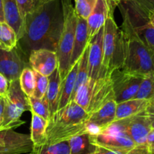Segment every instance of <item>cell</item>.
<instances>
[{
	"label": "cell",
	"instance_id": "obj_1",
	"mask_svg": "<svg viewBox=\"0 0 154 154\" xmlns=\"http://www.w3.org/2000/svg\"><path fill=\"white\" fill-rule=\"evenodd\" d=\"M63 23L61 0L46 3L25 17L18 48L27 58L32 51L36 50L46 49L57 52Z\"/></svg>",
	"mask_w": 154,
	"mask_h": 154
},
{
	"label": "cell",
	"instance_id": "obj_2",
	"mask_svg": "<svg viewBox=\"0 0 154 154\" xmlns=\"http://www.w3.org/2000/svg\"><path fill=\"white\" fill-rule=\"evenodd\" d=\"M89 114L74 101L53 114L46 129V144H55L68 141L72 138L90 133Z\"/></svg>",
	"mask_w": 154,
	"mask_h": 154
},
{
	"label": "cell",
	"instance_id": "obj_3",
	"mask_svg": "<svg viewBox=\"0 0 154 154\" xmlns=\"http://www.w3.org/2000/svg\"><path fill=\"white\" fill-rule=\"evenodd\" d=\"M121 39L123 62L122 70L134 75L144 77L154 72V58L138 38L129 21L122 17Z\"/></svg>",
	"mask_w": 154,
	"mask_h": 154
},
{
	"label": "cell",
	"instance_id": "obj_4",
	"mask_svg": "<svg viewBox=\"0 0 154 154\" xmlns=\"http://www.w3.org/2000/svg\"><path fill=\"white\" fill-rule=\"evenodd\" d=\"M61 1L64 14V23L57 54L58 58V69L63 81L72 69L71 57L73 50L78 16L71 0Z\"/></svg>",
	"mask_w": 154,
	"mask_h": 154
},
{
	"label": "cell",
	"instance_id": "obj_5",
	"mask_svg": "<svg viewBox=\"0 0 154 154\" xmlns=\"http://www.w3.org/2000/svg\"><path fill=\"white\" fill-rule=\"evenodd\" d=\"M123 51L121 32L111 12L103 26V60L102 69L108 75L117 69H122Z\"/></svg>",
	"mask_w": 154,
	"mask_h": 154
},
{
	"label": "cell",
	"instance_id": "obj_6",
	"mask_svg": "<svg viewBox=\"0 0 154 154\" xmlns=\"http://www.w3.org/2000/svg\"><path fill=\"white\" fill-rule=\"evenodd\" d=\"M26 111H31L29 97L21 90L19 79L10 81L5 98L4 117L0 132L13 130L24 124L25 122L20 120V117Z\"/></svg>",
	"mask_w": 154,
	"mask_h": 154
},
{
	"label": "cell",
	"instance_id": "obj_7",
	"mask_svg": "<svg viewBox=\"0 0 154 154\" xmlns=\"http://www.w3.org/2000/svg\"><path fill=\"white\" fill-rule=\"evenodd\" d=\"M117 7L154 58V27L149 20V14L132 0H120Z\"/></svg>",
	"mask_w": 154,
	"mask_h": 154
},
{
	"label": "cell",
	"instance_id": "obj_8",
	"mask_svg": "<svg viewBox=\"0 0 154 154\" xmlns=\"http://www.w3.org/2000/svg\"><path fill=\"white\" fill-rule=\"evenodd\" d=\"M151 129V118L145 111L129 118L114 122L100 132H122L129 136L138 146L146 144Z\"/></svg>",
	"mask_w": 154,
	"mask_h": 154
},
{
	"label": "cell",
	"instance_id": "obj_9",
	"mask_svg": "<svg viewBox=\"0 0 154 154\" xmlns=\"http://www.w3.org/2000/svg\"><path fill=\"white\" fill-rule=\"evenodd\" d=\"M110 77L117 104L133 99L143 78V77L127 73L121 69L113 71Z\"/></svg>",
	"mask_w": 154,
	"mask_h": 154
},
{
	"label": "cell",
	"instance_id": "obj_10",
	"mask_svg": "<svg viewBox=\"0 0 154 154\" xmlns=\"http://www.w3.org/2000/svg\"><path fill=\"white\" fill-rule=\"evenodd\" d=\"M29 67V60L18 46L11 51L0 48V74L10 81L19 79L25 68Z\"/></svg>",
	"mask_w": 154,
	"mask_h": 154
},
{
	"label": "cell",
	"instance_id": "obj_11",
	"mask_svg": "<svg viewBox=\"0 0 154 154\" xmlns=\"http://www.w3.org/2000/svg\"><path fill=\"white\" fill-rule=\"evenodd\" d=\"M90 138L95 146L115 151L128 152L137 146L129 136L122 132L90 134Z\"/></svg>",
	"mask_w": 154,
	"mask_h": 154
},
{
	"label": "cell",
	"instance_id": "obj_12",
	"mask_svg": "<svg viewBox=\"0 0 154 154\" xmlns=\"http://www.w3.org/2000/svg\"><path fill=\"white\" fill-rule=\"evenodd\" d=\"M88 46L89 78L97 80L100 77L108 75L104 72L102 69L103 27H102L99 32L89 41Z\"/></svg>",
	"mask_w": 154,
	"mask_h": 154
},
{
	"label": "cell",
	"instance_id": "obj_13",
	"mask_svg": "<svg viewBox=\"0 0 154 154\" xmlns=\"http://www.w3.org/2000/svg\"><path fill=\"white\" fill-rule=\"evenodd\" d=\"M110 75L100 77L95 81L91 91L88 108L86 111L89 115L99 110L108 102L115 99Z\"/></svg>",
	"mask_w": 154,
	"mask_h": 154
},
{
	"label": "cell",
	"instance_id": "obj_14",
	"mask_svg": "<svg viewBox=\"0 0 154 154\" xmlns=\"http://www.w3.org/2000/svg\"><path fill=\"white\" fill-rule=\"evenodd\" d=\"M29 67L45 77H50L58 67L57 52L46 49L32 51L28 57Z\"/></svg>",
	"mask_w": 154,
	"mask_h": 154
},
{
	"label": "cell",
	"instance_id": "obj_15",
	"mask_svg": "<svg viewBox=\"0 0 154 154\" xmlns=\"http://www.w3.org/2000/svg\"><path fill=\"white\" fill-rule=\"evenodd\" d=\"M117 102L115 99L109 101L99 110L89 115L88 128L90 134H97L115 122Z\"/></svg>",
	"mask_w": 154,
	"mask_h": 154
},
{
	"label": "cell",
	"instance_id": "obj_16",
	"mask_svg": "<svg viewBox=\"0 0 154 154\" xmlns=\"http://www.w3.org/2000/svg\"><path fill=\"white\" fill-rule=\"evenodd\" d=\"M111 12L114 13V10L111 8L108 0H97L93 12L87 19L89 41L103 27Z\"/></svg>",
	"mask_w": 154,
	"mask_h": 154
},
{
	"label": "cell",
	"instance_id": "obj_17",
	"mask_svg": "<svg viewBox=\"0 0 154 154\" xmlns=\"http://www.w3.org/2000/svg\"><path fill=\"white\" fill-rule=\"evenodd\" d=\"M89 43L88 28L87 20L78 17L75 29L73 50L71 57V67L79 61Z\"/></svg>",
	"mask_w": 154,
	"mask_h": 154
},
{
	"label": "cell",
	"instance_id": "obj_18",
	"mask_svg": "<svg viewBox=\"0 0 154 154\" xmlns=\"http://www.w3.org/2000/svg\"><path fill=\"white\" fill-rule=\"evenodd\" d=\"M5 23L10 26L19 40L23 31V20L20 14L16 0H2Z\"/></svg>",
	"mask_w": 154,
	"mask_h": 154
},
{
	"label": "cell",
	"instance_id": "obj_19",
	"mask_svg": "<svg viewBox=\"0 0 154 154\" xmlns=\"http://www.w3.org/2000/svg\"><path fill=\"white\" fill-rule=\"evenodd\" d=\"M149 100L133 99L117 104L115 121L129 118L146 111Z\"/></svg>",
	"mask_w": 154,
	"mask_h": 154
},
{
	"label": "cell",
	"instance_id": "obj_20",
	"mask_svg": "<svg viewBox=\"0 0 154 154\" xmlns=\"http://www.w3.org/2000/svg\"><path fill=\"white\" fill-rule=\"evenodd\" d=\"M48 79H49V84H48L45 97L48 100L50 114L51 117L58 111L59 102L61 95L62 80L60 78L58 67L53 72L51 76L48 77Z\"/></svg>",
	"mask_w": 154,
	"mask_h": 154
},
{
	"label": "cell",
	"instance_id": "obj_21",
	"mask_svg": "<svg viewBox=\"0 0 154 154\" xmlns=\"http://www.w3.org/2000/svg\"><path fill=\"white\" fill-rule=\"evenodd\" d=\"M48 121L39 116L32 114L31 128H30V139L33 144V150H36L39 147L45 145L47 143L46 129Z\"/></svg>",
	"mask_w": 154,
	"mask_h": 154
},
{
	"label": "cell",
	"instance_id": "obj_22",
	"mask_svg": "<svg viewBox=\"0 0 154 154\" xmlns=\"http://www.w3.org/2000/svg\"><path fill=\"white\" fill-rule=\"evenodd\" d=\"M78 62H77L69 71L67 76L62 81L61 84V95H60V102H59L58 110L64 108L69 104L75 88L76 75L78 73Z\"/></svg>",
	"mask_w": 154,
	"mask_h": 154
},
{
	"label": "cell",
	"instance_id": "obj_23",
	"mask_svg": "<svg viewBox=\"0 0 154 154\" xmlns=\"http://www.w3.org/2000/svg\"><path fill=\"white\" fill-rule=\"evenodd\" d=\"M68 143L70 154H91L96 149V146L90 141V133L74 137Z\"/></svg>",
	"mask_w": 154,
	"mask_h": 154
},
{
	"label": "cell",
	"instance_id": "obj_24",
	"mask_svg": "<svg viewBox=\"0 0 154 154\" xmlns=\"http://www.w3.org/2000/svg\"><path fill=\"white\" fill-rule=\"evenodd\" d=\"M88 52L89 46L87 45L85 51L83 53L82 56L78 61V69L76 75L75 88L72 93L70 101H73L76 93L81 86L84 85L89 79V69H88Z\"/></svg>",
	"mask_w": 154,
	"mask_h": 154
},
{
	"label": "cell",
	"instance_id": "obj_25",
	"mask_svg": "<svg viewBox=\"0 0 154 154\" xmlns=\"http://www.w3.org/2000/svg\"><path fill=\"white\" fill-rule=\"evenodd\" d=\"M17 45L18 39L13 29L6 23H0V48L11 51Z\"/></svg>",
	"mask_w": 154,
	"mask_h": 154
},
{
	"label": "cell",
	"instance_id": "obj_26",
	"mask_svg": "<svg viewBox=\"0 0 154 154\" xmlns=\"http://www.w3.org/2000/svg\"><path fill=\"white\" fill-rule=\"evenodd\" d=\"M95 81L96 80L89 78L88 81L80 87L73 99L74 102L78 104L80 107H81L85 111H87L88 108L91 91Z\"/></svg>",
	"mask_w": 154,
	"mask_h": 154
},
{
	"label": "cell",
	"instance_id": "obj_27",
	"mask_svg": "<svg viewBox=\"0 0 154 154\" xmlns=\"http://www.w3.org/2000/svg\"><path fill=\"white\" fill-rule=\"evenodd\" d=\"M21 90L28 97H32L35 87V78L34 71L30 67L25 68L21 72L19 78Z\"/></svg>",
	"mask_w": 154,
	"mask_h": 154
},
{
	"label": "cell",
	"instance_id": "obj_28",
	"mask_svg": "<svg viewBox=\"0 0 154 154\" xmlns=\"http://www.w3.org/2000/svg\"><path fill=\"white\" fill-rule=\"evenodd\" d=\"M154 96V72L143 77L134 99L150 100Z\"/></svg>",
	"mask_w": 154,
	"mask_h": 154
},
{
	"label": "cell",
	"instance_id": "obj_29",
	"mask_svg": "<svg viewBox=\"0 0 154 154\" xmlns=\"http://www.w3.org/2000/svg\"><path fill=\"white\" fill-rule=\"evenodd\" d=\"M30 108L32 114L39 116L46 121H49L51 114L49 111V105L46 97L42 99H36L34 97H29Z\"/></svg>",
	"mask_w": 154,
	"mask_h": 154
},
{
	"label": "cell",
	"instance_id": "obj_30",
	"mask_svg": "<svg viewBox=\"0 0 154 154\" xmlns=\"http://www.w3.org/2000/svg\"><path fill=\"white\" fill-rule=\"evenodd\" d=\"M33 144L31 139L22 142L15 143L5 147H0V154H24L33 151Z\"/></svg>",
	"mask_w": 154,
	"mask_h": 154
},
{
	"label": "cell",
	"instance_id": "obj_31",
	"mask_svg": "<svg viewBox=\"0 0 154 154\" xmlns=\"http://www.w3.org/2000/svg\"><path fill=\"white\" fill-rule=\"evenodd\" d=\"M97 0H75V8L77 16L87 20L93 12Z\"/></svg>",
	"mask_w": 154,
	"mask_h": 154
},
{
	"label": "cell",
	"instance_id": "obj_32",
	"mask_svg": "<svg viewBox=\"0 0 154 154\" xmlns=\"http://www.w3.org/2000/svg\"><path fill=\"white\" fill-rule=\"evenodd\" d=\"M33 151L35 154H70V148L68 141H64L55 144H45Z\"/></svg>",
	"mask_w": 154,
	"mask_h": 154
},
{
	"label": "cell",
	"instance_id": "obj_33",
	"mask_svg": "<svg viewBox=\"0 0 154 154\" xmlns=\"http://www.w3.org/2000/svg\"><path fill=\"white\" fill-rule=\"evenodd\" d=\"M35 78V87L34 93L32 97L36 99H42L45 96L49 84V79L48 77L42 75L41 74L34 71Z\"/></svg>",
	"mask_w": 154,
	"mask_h": 154
},
{
	"label": "cell",
	"instance_id": "obj_34",
	"mask_svg": "<svg viewBox=\"0 0 154 154\" xmlns=\"http://www.w3.org/2000/svg\"><path fill=\"white\" fill-rule=\"evenodd\" d=\"M16 2L23 20L27 14L34 11V7L32 0H16Z\"/></svg>",
	"mask_w": 154,
	"mask_h": 154
},
{
	"label": "cell",
	"instance_id": "obj_35",
	"mask_svg": "<svg viewBox=\"0 0 154 154\" xmlns=\"http://www.w3.org/2000/svg\"><path fill=\"white\" fill-rule=\"evenodd\" d=\"M147 13L154 11V0H132Z\"/></svg>",
	"mask_w": 154,
	"mask_h": 154
},
{
	"label": "cell",
	"instance_id": "obj_36",
	"mask_svg": "<svg viewBox=\"0 0 154 154\" xmlns=\"http://www.w3.org/2000/svg\"><path fill=\"white\" fill-rule=\"evenodd\" d=\"M9 81L7 78L0 74V97L5 98L8 90Z\"/></svg>",
	"mask_w": 154,
	"mask_h": 154
},
{
	"label": "cell",
	"instance_id": "obj_37",
	"mask_svg": "<svg viewBox=\"0 0 154 154\" xmlns=\"http://www.w3.org/2000/svg\"><path fill=\"white\" fill-rule=\"evenodd\" d=\"M125 154H150L147 149V144L138 145Z\"/></svg>",
	"mask_w": 154,
	"mask_h": 154
},
{
	"label": "cell",
	"instance_id": "obj_38",
	"mask_svg": "<svg viewBox=\"0 0 154 154\" xmlns=\"http://www.w3.org/2000/svg\"><path fill=\"white\" fill-rule=\"evenodd\" d=\"M127 152H122V151H115V150H111L108 149L103 148L101 147H97L96 146V149L93 150L91 154H125Z\"/></svg>",
	"mask_w": 154,
	"mask_h": 154
},
{
	"label": "cell",
	"instance_id": "obj_39",
	"mask_svg": "<svg viewBox=\"0 0 154 154\" xmlns=\"http://www.w3.org/2000/svg\"><path fill=\"white\" fill-rule=\"evenodd\" d=\"M147 147L150 154H154V129H152L147 138Z\"/></svg>",
	"mask_w": 154,
	"mask_h": 154
},
{
	"label": "cell",
	"instance_id": "obj_40",
	"mask_svg": "<svg viewBox=\"0 0 154 154\" xmlns=\"http://www.w3.org/2000/svg\"><path fill=\"white\" fill-rule=\"evenodd\" d=\"M4 110H5V98L0 97V131H1L2 125L4 117Z\"/></svg>",
	"mask_w": 154,
	"mask_h": 154
},
{
	"label": "cell",
	"instance_id": "obj_41",
	"mask_svg": "<svg viewBox=\"0 0 154 154\" xmlns=\"http://www.w3.org/2000/svg\"><path fill=\"white\" fill-rule=\"evenodd\" d=\"M32 1L33 7H34V11L40 8L41 6L44 5L46 3L50 2L53 1V0H32Z\"/></svg>",
	"mask_w": 154,
	"mask_h": 154
},
{
	"label": "cell",
	"instance_id": "obj_42",
	"mask_svg": "<svg viewBox=\"0 0 154 154\" xmlns=\"http://www.w3.org/2000/svg\"><path fill=\"white\" fill-rule=\"evenodd\" d=\"M146 112L149 115H154V96L149 100V105L146 109Z\"/></svg>",
	"mask_w": 154,
	"mask_h": 154
},
{
	"label": "cell",
	"instance_id": "obj_43",
	"mask_svg": "<svg viewBox=\"0 0 154 154\" xmlns=\"http://www.w3.org/2000/svg\"><path fill=\"white\" fill-rule=\"evenodd\" d=\"M108 1L111 8H113L114 10H115V8L117 7L119 2H120V0H108Z\"/></svg>",
	"mask_w": 154,
	"mask_h": 154
},
{
	"label": "cell",
	"instance_id": "obj_44",
	"mask_svg": "<svg viewBox=\"0 0 154 154\" xmlns=\"http://www.w3.org/2000/svg\"><path fill=\"white\" fill-rule=\"evenodd\" d=\"M0 23H5L4 13H3L2 0H0Z\"/></svg>",
	"mask_w": 154,
	"mask_h": 154
},
{
	"label": "cell",
	"instance_id": "obj_45",
	"mask_svg": "<svg viewBox=\"0 0 154 154\" xmlns=\"http://www.w3.org/2000/svg\"><path fill=\"white\" fill-rule=\"evenodd\" d=\"M148 17L150 23H151L152 26L154 27V12H150L148 14Z\"/></svg>",
	"mask_w": 154,
	"mask_h": 154
},
{
	"label": "cell",
	"instance_id": "obj_46",
	"mask_svg": "<svg viewBox=\"0 0 154 154\" xmlns=\"http://www.w3.org/2000/svg\"><path fill=\"white\" fill-rule=\"evenodd\" d=\"M152 122V129H154V115H150Z\"/></svg>",
	"mask_w": 154,
	"mask_h": 154
},
{
	"label": "cell",
	"instance_id": "obj_47",
	"mask_svg": "<svg viewBox=\"0 0 154 154\" xmlns=\"http://www.w3.org/2000/svg\"><path fill=\"white\" fill-rule=\"evenodd\" d=\"M27 154H35V153L34 151H32V152H31V153H27Z\"/></svg>",
	"mask_w": 154,
	"mask_h": 154
},
{
	"label": "cell",
	"instance_id": "obj_48",
	"mask_svg": "<svg viewBox=\"0 0 154 154\" xmlns=\"http://www.w3.org/2000/svg\"><path fill=\"white\" fill-rule=\"evenodd\" d=\"M153 12H154V11H153Z\"/></svg>",
	"mask_w": 154,
	"mask_h": 154
}]
</instances>
